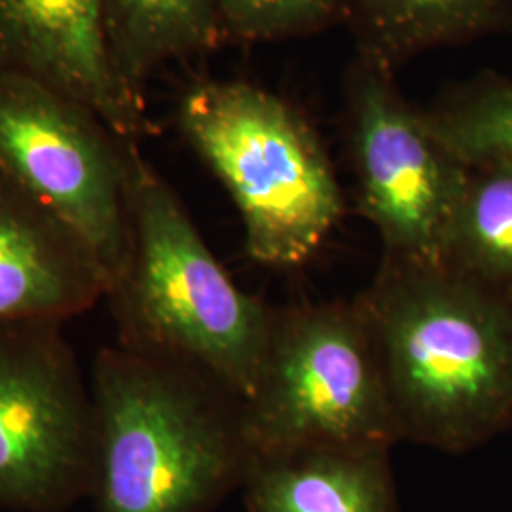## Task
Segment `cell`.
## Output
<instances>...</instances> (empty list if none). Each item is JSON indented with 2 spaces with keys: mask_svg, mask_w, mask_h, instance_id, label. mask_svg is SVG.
Returning <instances> with one entry per match:
<instances>
[{
  "mask_svg": "<svg viewBox=\"0 0 512 512\" xmlns=\"http://www.w3.org/2000/svg\"><path fill=\"white\" fill-rule=\"evenodd\" d=\"M401 439L448 454L512 429V300L446 266L382 260L355 298Z\"/></svg>",
  "mask_w": 512,
  "mask_h": 512,
  "instance_id": "obj_1",
  "label": "cell"
},
{
  "mask_svg": "<svg viewBox=\"0 0 512 512\" xmlns=\"http://www.w3.org/2000/svg\"><path fill=\"white\" fill-rule=\"evenodd\" d=\"M99 512H211L241 488L243 403L192 366L107 346L93 363Z\"/></svg>",
  "mask_w": 512,
  "mask_h": 512,
  "instance_id": "obj_2",
  "label": "cell"
},
{
  "mask_svg": "<svg viewBox=\"0 0 512 512\" xmlns=\"http://www.w3.org/2000/svg\"><path fill=\"white\" fill-rule=\"evenodd\" d=\"M131 253L110 287L120 348L192 366L253 399L274 310L220 266L164 177L129 143Z\"/></svg>",
  "mask_w": 512,
  "mask_h": 512,
  "instance_id": "obj_3",
  "label": "cell"
},
{
  "mask_svg": "<svg viewBox=\"0 0 512 512\" xmlns=\"http://www.w3.org/2000/svg\"><path fill=\"white\" fill-rule=\"evenodd\" d=\"M177 120L236 203L247 255L272 268L306 264L344 211L310 122L281 97L241 80L196 82L184 92Z\"/></svg>",
  "mask_w": 512,
  "mask_h": 512,
  "instance_id": "obj_4",
  "label": "cell"
},
{
  "mask_svg": "<svg viewBox=\"0 0 512 512\" xmlns=\"http://www.w3.org/2000/svg\"><path fill=\"white\" fill-rule=\"evenodd\" d=\"M243 427L251 452L403 442L355 300L274 310L258 387L243 403Z\"/></svg>",
  "mask_w": 512,
  "mask_h": 512,
  "instance_id": "obj_5",
  "label": "cell"
},
{
  "mask_svg": "<svg viewBox=\"0 0 512 512\" xmlns=\"http://www.w3.org/2000/svg\"><path fill=\"white\" fill-rule=\"evenodd\" d=\"M129 143L73 97L0 69V173L86 239L110 287L131 253Z\"/></svg>",
  "mask_w": 512,
  "mask_h": 512,
  "instance_id": "obj_6",
  "label": "cell"
},
{
  "mask_svg": "<svg viewBox=\"0 0 512 512\" xmlns=\"http://www.w3.org/2000/svg\"><path fill=\"white\" fill-rule=\"evenodd\" d=\"M63 325H0V509L59 512L95 490V399Z\"/></svg>",
  "mask_w": 512,
  "mask_h": 512,
  "instance_id": "obj_7",
  "label": "cell"
},
{
  "mask_svg": "<svg viewBox=\"0 0 512 512\" xmlns=\"http://www.w3.org/2000/svg\"><path fill=\"white\" fill-rule=\"evenodd\" d=\"M348 97L359 207L382 238L384 260L444 266L446 236L471 167L404 101L393 71L359 57Z\"/></svg>",
  "mask_w": 512,
  "mask_h": 512,
  "instance_id": "obj_8",
  "label": "cell"
},
{
  "mask_svg": "<svg viewBox=\"0 0 512 512\" xmlns=\"http://www.w3.org/2000/svg\"><path fill=\"white\" fill-rule=\"evenodd\" d=\"M0 69L73 97L124 139L154 133L116 67L103 0H0Z\"/></svg>",
  "mask_w": 512,
  "mask_h": 512,
  "instance_id": "obj_9",
  "label": "cell"
},
{
  "mask_svg": "<svg viewBox=\"0 0 512 512\" xmlns=\"http://www.w3.org/2000/svg\"><path fill=\"white\" fill-rule=\"evenodd\" d=\"M109 289L107 270L86 239L0 173V325L67 323Z\"/></svg>",
  "mask_w": 512,
  "mask_h": 512,
  "instance_id": "obj_10",
  "label": "cell"
},
{
  "mask_svg": "<svg viewBox=\"0 0 512 512\" xmlns=\"http://www.w3.org/2000/svg\"><path fill=\"white\" fill-rule=\"evenodd\" d=\"M385 446H298L251 452L247 512H399Z\"/></svg>",
  "mask_w": 512,
  "mask_h": 512,
  "instance_id": "obj_11",
  "label": "cell"
},
{
  "mask_svg": "<svg viewBox=\"0 0 512 512\" xmlns=\"http://www.w3.org/2000/svg\"><path fill=\"white\" fill-rule=\"evenodd\" d=\"M512 0H349L359 57L393 71L423 50L458 44L499 29Z\"/></svg>",
  "mask_w": 512,
  "mask_h": 512,
  "instance_id": "obj_12",
  "label": "cell"
},
{
  "mask_svg": "<svg viewBox=\"0 0 512 512\" xmlns=\"http://www.w3.org/2000/svg\"><path fill=\"white\" fill-rule=\"evenodd\" d=\"M103 10L116 67L139 95L165 63L224 42L217 0H103Z\"/></svg>",
  "mask_w": 512,
  "mask_h": 512,
  "instance_id": "obj_13",
  "label": "cell"
},
{
  "mask_svg": "<svg viewBox=\"0 0 512 512\" xmlns=\"http://www.w3.org/2000/svg\"><path fill=\"white\" fill-rule=\"evenodd\" d=\"M444 266L512 294V158L471 167L444 245Z\"/></svg>",
  "mask_w": 512,
  "mask_h": 512,
  "instance_id": "obj_14",
  "label": "cell"
},
{
  "mask_svg": "<svg viewBox=\"0 0 512 512\" xmlns=\"http://www.w3.org/2000/svg\"><path fill=\"white\" fill-rule=\"evenodd\" d=\"M440 141L475 167L512 158V80L484 76L425 114Z\"/></svg>",
  "mask_w": 512,
  "mask_h": 512,
  "instance_id": "obj_15",
  "label": "cell"
},
{
  "mask_svg": "<svg viewBox=\"0 0 512 512\" xmlns=\"http://www.w3.org/2000/svg\"><path fill=\"white\" fill-rule=\"evenodd\" d=\"M224 42L302 37L348 19L349 0H217Z\"/></svg>",
  "mask_w": 512,
  "mask_h": 512,
  "instance_id": "obj_16",
  "label": "cell"
},
{
  "mask_svg": "<svg viewBox=\"0 0 512 512\" xmlns=\"http://www.w3.org/2000/svg\"><path fill=\"white\" fill-rule=\"evenodd\" d=\"M511 300H512V294H511Z\"/></svg>",
  "mask_w": 512,
  "mask_h": 512,
  "instance_id": "obj_17",
  "label": "cell"
}]
</instances>
